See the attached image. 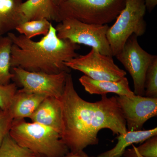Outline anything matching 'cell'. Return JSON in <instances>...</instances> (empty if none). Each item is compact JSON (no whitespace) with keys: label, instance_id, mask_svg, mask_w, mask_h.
Segmentation results:
<instances>
[{"label":"cell","instance_id":"1","mask_svg":"<svg viewBox=\"0 0 157 157\" xmlns=\"http://www.w3.org/2000/svg\"><path fill=\"white\" fill-rule=\"evenodd\" d=\"M63 112L62 140L70 151H83L99 143L98 134L108 129L113 135L128 132L126 121L116 97L101 95L100 101H85L76 91L72 75L68 73L63 93L60 99Z\"/></svg>","mask_w":157,"mask_h":157},{"label":"cell","instance_id":"2","mask_svg":"<svg viewBox=\"0 0 157 157\" xmlns=\"http://www.w3.org/2000/svg\"><path fill=\"white\" fill-rule=\"evenodd\" d=\"M13 42L11 47V68L19 67L31 72L58 74L70 73L65 63L78 56V44L60 39L52 24L47 35L39 41L17 36L10 32L8 35Z\"/></svg>","mask_w":157,"mask_h":157},{"label":"cell","instance_id":"3","mask_svg":"<svg viewBox=\"0 0 157 157\" xmlns=\"http://www.w3.org/2000/svg\"><path fill=\"white\" fill-rule=\"evenodd\" d=\"M9 134L17 144L37 157H60L70 151L59 132L25 119L13 120Z\"/></svg>","mask_w":157,"mask_h":157},{"label":"cell","instance_id":"4","mask_svg":"<svg viewBox=\"0 0 157 157\" xmlns=\"http://www.w3.org/2000/svg\"><path fill=\"white\" fill-rule=\"evenodd\" d=\"M126 0H65L58 6L60 22L72 18L90 24L104 25L116 19Z\"/></svg>","mask_w":157,"mask_h":157},{"label":"cell","instance_id":"5","mask_svg":"<svg viewBox=\"0 0 157 157\" xmlns=\"http://www.w3.org/2000/svg\"><path fill=\"white\" fill-rule=\"evenodd\" d=\"M146 10L143 0H126L124 9L107 31L113 56L119 52L133 34L139 37L145 33L147 25L144 17Z\"/></svg>","mask_w":157,"mask_h":157},{"label":"cell","instance_id":"6","mask_svg":"<svg viewBox=\"0 0 157 157\" xmlns=\"http://www.w3.org/2000/svg\"><path fill=\"white\" fill-rule=\"evenodd\" d=\"M108 25H98L81 22L72 18H66L56 27L57 36L78 44L90 46L105 55L113 57L107 37Z\"/></svg>","mask_w":157,"mask_h":157},{"label":"cell","instance_id":"7","mask_svg":"<svg viewBox=\"0 0 157 157\" xmlns=\"http://www.w3.org/2000/svg\"><path fill=\"white\" fill-rule=\"evenodd\" d=\"M12 80L23 91L60 99L63 95L67 72L49 74L31 72L19 67L11 68Z\"/></svg>","mask_w":157,"mask_h":157},{"label":"cell","instance_id":"8","mask_svg":"<svg viewBox=\"0 0 157 157\" xmlns=\"http://www.w3.org/2000/svg\"><path fill=\"white\" fill-rule=\"evenodd\" d=\"M137 37L135 34L132 35L115 56L132 76L135 94L144 96L147 71L157 56L150 54L141 48Z\"/></svg>","mask_w":157,"mask_h":157},{"label":"cell","instance_id":"9","mask_svg":"<svg viewBox=\"0 0 157 157\" xmlns=\"http://www.w3.org/2000/svg\"><path fill=\"white\" fill-rule=\"evenodd\" d=\"M112 57L92 48L87 54L78 55L65 65L94 80L120 81L125 77L127 73L116 64Z\"/></svg>","mask_w":157,"mask_h":157},{"label":"cell","instance_id":"10","mask_svg":"<svg viewBox=\"0 0 157 157\" xmlns=\"http://www.w3.org/2000/svg\"><path fill=\"white\" fill-rule=\"evenodd\" d=\"M128 131L141 130L150 119L157 115V98L134 94L116 96Z\"/></svg>","mask_w":157,"mask_h":157},{"label":"cell","instance_id":"11","mask_svg":"<svg viewBox=\"0 0 157 157\" xmlns=\"http://www.w3.org/2000/svg\"><path fill=\"white\" fill-rule=\"evenodd\" d=\"M29 119L32 122L55 129L61 135L63 120L60 100L52 97L45 98Z\"/></svg>","mask_w":157,"mask_h":157},{"label":"cell","instance_id":"12","mask_svg":"<svg viewBox=\"0 0 157 157\" xmlns=\"http://www.w3.org/2000/svg\"><path fill=\"white\" fill-rule=\"evenodd\" d=\"M85 90L90 94H107L114 93L118 96H130L135 94L129 86L128 80L124 77L118 81L96 80L83 75L79 78Z\"/></svg>","mask_w":157,"mask_h":157},{"label":"cell","instance_id":"13","mask_svg":"<svg viewBox=\"0 0 157 157\" xmlns=\"http://www.w3.org/2000/svg\"><path fill=\"white\" fill-rule=\"evenodd\" d=\"M47 96L17 90L9 112L13 120L25 119L33 115Z\"/></svg>","mask_w":157,"mask_h":157},{"label":"cell","instance_id":"14","mask_svg":"<svg viewBox=\"0 0 157 157\" xmlns=\"http://www.w3.org/2000/svg\"><path fill=\"white\" fill-rule=\"evenodd\" d=\"M21 11L25 22L42 19L60 22L58 6L52 0H27L22 3Z\"/></svg>","mask_w":157,"mask_h":157},{"label":"cell","instance_id":"15","mask_svg":"<svg viewBox=\"0 0 157 157\" xmlns=\"http://www.w3.org/2000/svg\"><path fill=\"white\" fill-rule=\"evenodd\" d=\"M22 0H0L1 34L9 33L25 22L21 11Z\"/></svg>","mask_w":157,"mask_h":157},{"label":"cell","instance_id":"16","mask_svg":"<svg viewBox=\"0 0 157 157\" xmlns=\"http://www.w3.org/2000/svg\"><path fill=\"white\" fill-rule=\"evenodd\" d=\"M155 135H157V128L148 130L128 131L118 135V142L114 147L98 155V157H121L128 147L133 144L143 143Z\"/></svg>","mask_w":157,"mask_h":157},{"label":"cell","instance_id":"17","mask_svg":"<svg viewBox=\"0 0 157 157\" xmlns=\"http://www.w3.org/2000/svg\"><path fill=\"white\" fill-rule=\"evenodd\" d=\"M13 42L9 36H0V84L11 83L14 75L11 73V59Z\"/></svg>","mask_w":157,"mask_h":157},{"label":"cell","instance_id":"18","mask_svg":"<svg viewBox=\"0 0 157 157\" xmlns=\"http://www.w3.org/2000/svg\"><path fill=\"white\" fill-rule=\"evenodd\" d=\"M52 24L50 21L45 19L29 21L22 23L15 30L21 35L32 39L37 36L47 35Z\"/></svg>","mask_w":157,"mask_h":157},{"label":"cell","instance_id":"19","mask_svg":"<svg viewBox=\"0 0 157 157\" xmlns=\"http://www.w3.org/2000/svg\"><path fill=\"white\" fill-rule=\"evenodd\" d=\"M0 157H37V155L17 144L9 134L0 146Z\"/></svg>","mask_w":157,"mask_h":157},{"label":"cell","instance_id":"20","mask_svg":"<svg viewBox=\"0 0 157 157\" xmlns=\"http://www.w3.org/2000/svg\"><path fill=\"white\" fill-rule=\"evenodd\" d=\"M124 157H157V135L151 137L138 147L126 150Z\"/></svg>","mask_w":157,"mask_h":157},{"label":"cell","instance_id":"21","mask_svg":"<svg viewBox=\"0 0 157 157\" xmlns=\"http://www.w3.org/2000/svg\"><path fill=\"white\" fill-rule=\"evenodd\" d=\"M144 96L157 98V58L147 71L144 82Z\"/></svg>","mask_w":157,"mask_h":157},{"label":"cell","instance_id":"22","mask_svg":"<svg viewBox=\"0 0 157 157\" xmlns=\"http://www.w3.org/2000/svg\"><path fill=\"white\" fill-rule=\"evenodd\" d=\"M17 90V85L14 82L5 85L0 84V108L3 111H9Z\"/></svg>","mask_w":157,"mask_h":157},{"label":"cell","instance_id":"23","mask_svg":"<svg viewBox=\"0 0 157 157\" xmlns=\"http://www.w3.org/2000/svg\"><path fill=\"white\" fill-rule=\"evenodd\" d=\"M13 119L9 111H3L0 108V146L9 131Z\"/></svg>","mask_w":157,"mask_h":157},{"label":"cell","instance_id":"24","mask_svg":"<svg viewBox=\"0 0 157 157\" xmlns=\"http://www.w3.org/2000/svg\"><path fill=\"white\" fill-rule=\"evenodd\" d=\"M60 157H95L90 156L83 151L77 152L69 151L67 154Z\"/></svg>","mask_w":157,"mask_h":157},{"label":"cell","instance_id":"25","mask_svg":"<svg viewBox=\"0 0 157 157\" xmlns=\"http://www.w3.org/2000/svg\"><path fill=\"white\" fill-rule=\"evenodd\" d=\"M145 3L146 9L151 11L157 5V0H143Z\"/></svg>","mask_w":157,"mask_h":157},{"label":"cell","instance_id":"26","mask_svg":"<svg viewBox=\"0 0 157 157\" xmlns=\"http://www.w3.org/2000/svg\"><path fill=\"white\" fill-rule=\"evenodd\" d=\"M65 0H52L55 5H56L57 6H59Z\"/></svg>","mask_w":157,"mask_h":157},{"label":"cell","instance_id":"27","mask_svg":"<svg viewBox=\"0 0 157 157\" xmlns=\"http://www.w3.org/2000/svg\"><path fill=\"white\" fill-rule=\"evenodd\" d=\"M2 36V34H1V29H0V36Z\"/></svg>","mask_w":157,"mask_h":157},{"label":"cell","instance_id":"28","mask_svg":"<svg viewBox=\"0 0 157 157\" xmlns=\"http://www.w3.org/2000/svg\"><path fill=\"white\" fill-rule=\"evenodd\" d=\"M37 157H42V156H37Z\"/></svg>","mask_w":157,"mask_h":157}]
</instances>
